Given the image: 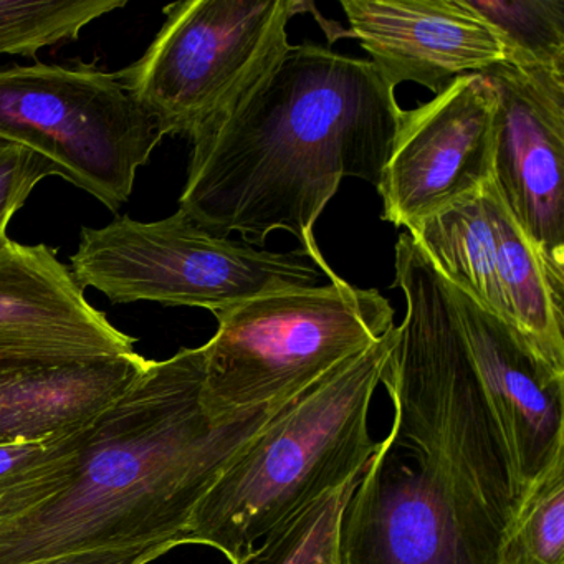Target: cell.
<instances>
[{
    "label": "cell",
    "instance_id": "cell-1",
    "mask_svg": "<svg viewBox=\"0 0 564 564\" xmlns=\"http://www.w3.org/2000/svg\"><path fill=\"white\" fill-rule=\"evenodd\" d=\"M394 91L369 61L290 45L191 140L180 210L250 246L285 230L318 269L315 224L341 181L381 183L404 111Z\"/></svg>",
    "mask_w": 564,
    "mask_h": 564
},
{
    "label": "cell",
    "instance_id": "cell-2",
    "mask_svg": "<svg viewBox=\"0 0 564 564\" xmlns=\"http://www.w3.org/2000/svg\"><path fill=\"white\" fill-rule=\"evenodd\" d=\"M204 358L200 346L150 361L95 419L64 487L0 523V564L151 541L186 544L197 505L293 399L213 417L203 405Z\"/></svg>",
    "mask_w": 564,
    "mask_h": 564
},
{
    "label": "cell",
    "instance_id": "cell-3",
    "mask_svg": "<svg viewBox=\"0 0 564 564\" xmlns=\"http://www.w3.org/2000/svg\"><path fill=\"white\" fill-rule=\"evenodd\" d=\"M395 336L392 326L296 394L197 505L186 544H206L234 564L303 508L361 477L378 444L369 409Z\"/></svg>",
    "mask_w": 564,
    "mask_h": 564
},
{
    "label": "cell",
    "instance_id": "cell-4",
    "mask_svg": "<svg viewBox=\"0 0 564 564\" xmlns=\"http://www.w3.org/2000/svg\"><path fill=\"white\" fill-rule=\"evenodd\" d=\"M328 283L267 293L217 318L204 345L203 405L213 417L295 398L375 345L394 325V308L326 263Z\"/></svg>",
    "mask_w": 564,
    "mask_h": 564
},
{
    "label": "cell",
    "instance_id": "cell-5",
    "mask_svg": "<svg viewBox=\"0 0 564 564\" xmlns=\"http://www.w3.org/2000/svg\"><path fill=\"white\" fill-rule=\"evenodd\" d=\"M305 257L256 249L219 237L177 210L156 223L118 216L84 227L72 273L82 289L115 305L153 302L217 313L267 293L318 286L322 272Z\"/></svg>",
    "mask_w": 564,
    "mask_h": 564
},
{
    "label": "cell",
    "instance_id": "cell-6",
    "mask_svg": "<svg viewBox=\"0 0 564 564\" xmlns=\"http://www.w3.org/2000/svg\"><path fill=\"white\" fill-rule=\"evenodd\" d=\"M308 8L302 0L174 2L143 57L115 75L161 137L193 140L290 47L286 28Z\"/></svg>",
    "mask_w": 564,
    "mask_h": 564
},
{
    "label": "cell",
    "instance_id": "cell-7",
    "mask_svg": "<svg viewBox=\"0 0 564 564\" xmlns=\"http://www.w3.org/2000/svg\"><path fill=\"white\" fill-rule=\"evenodd\" d=\"M163 137L117 75L78 65L0 68V141L44 158L118 213Z\"/></svg>",
    "mask_w": 564,
    "mask_h": 564
},
{
    "label": "cell",
    "instance_id": "cell-8",
    "mask_svg": "<svg viewBox=\"0 0 564 564\" xmlns=\"http://www.w3.org/2000/svg\"><path fill=\"white\" fill-rule=\"evenodd\" d=\"M507 528L434 452L389 429L339 524L341 564H498Z\"/></svg>",
    "mask_w": 564,
    "mask_h": 564
},
{
    "label": "cell",
    "instance_id": "cell-9",
    "mask_svg": "<svg viewBox=\"0 0 564 564\" xmlns=\"http://www.w3.org/2000/svg\"><path fill=\"white\" fill-rule=\"evenodd\" d=\"M481 75L497 95L495 187L564 299V72L503 61Z\"/></svg>",
    "mask_w": 564,
    "mask_h": 564
},
{
    "label": "cell",
    "instance_id": "cell-10",
    "mask_svg": "<svg viewBox=\"0 0 564 564\" xmlns=\"http://www.w3.org/2000/svg\"><path fill=\"white\" fill-rule=\"evenodd\" d=\"M497 95L481 74L455 78L414 110L402 111L378 186L382 219L411 230L494 180Z\"/></svg>",
    "mask_w": 564,
    "mask_h": 564
},
{
    "label": "cell",
    "instance_id": "cell-11",
    "mask_svg": "<svg viewBox=\"0 0 564 564\" xmlns=\"http://www.w3.org/2000/svg\"><path fill=\"white\" fill-rule=\"evenodd\" d=\"M134 343L90 305L57 250L11 240L0 252V371L110 361Z\"/></svg>",
    "mask_w": 564,
    "mask_h": 564
},
{
    "label": "cell",
    "instance_id": "cell-12",
    "mask_svg": "<svg viewBox=\"0 0 564 564\" xmlns=\"http://www.w3.org/2000/svg\"><path fill=\"white\" fill-rule=\"evenodd\" d=\"M445 285L524 494L564 452V375L554 371L517 328L457 286Z\"/></svg>",
    "mask_w": 564,
    "mask_h": 564
},
{
    "label": "cell",
    "instance_id": "cell-13",
    "mask_svg": "<svg viewBox=\"0 0 564 564\" xmlns=\"http://www.w3.org/2000/svg\"><path fill=\"white\" fill-rule=\"evenodd\" d=\"M349 35L392 88L438 95L455 78L503 62V45L464 0H343Z\"/></svg>",
    "mask_w": 564,
    "mask_h": 564
},
{
    "label": "cell",
    "instance_id": "cell-14",
    "mask_svg": "<svg viewBox=\"0 0 564 564\" xmlns=\"http://www.w3.org/2000/svg\"><path fill=\"white\" fill-rule=\"evenodd\" d=\"M150 365L134 355L90 365L0 371V445L74 431L113 404Z\"/></svg>",
    "mask_w": 564,
    "mask_h": 564
},
{
    "label": "cell",
    "instance_id": "cell-15",
    "mask_svg": "<svg viewBox=\"0 0 564 564\" xmlns=\"http://www.w3.org/2000/svg\"><path fill=\"white\" fill-rule=\"evenodd\" d=\"M95 419L64 434L0 445V523L28 513L64 487L94 435Z\"/></svg>",
    "mask_w": 564,
    "mask_h": 564
},
{
    "label": "cell",
    "instance_id": "cell-16",
    "mask_svg": "<svg viewBox=\"0 0 564 564\" xmlns=\"http://www.w3.org/2000/svg\"><path fill=\"white\" fill-rule=\"evenodd\" d=\"M127 0H0V57H37L78 41L91 22L127 8Z\"/></svg>",
    "mask_w": 564,
    "mask_h": 564
},
{
    "label": "cell",
    "instance_id": "cell-17",
    "mask_svg": "<svg viewBox=\"0 0 564 564\" xmlns=\"http://www.w3.org/2000/svg\"><path fill=\"white\" fill-rule=\"evenodd\" d=\"M503 45V61L564 72V0H464Z\"/></svg>",
    "mask_w": 564,
    "mask_h": 564
},
{
    "label": "cell",
    "instance_id": "cell-18",
    "mask_svg": "<svg viewBox=\"0 0 564 564\" xmlns=\"http://www.w3.org/2000/svg\"><path fill=\"white\" fill-rule=\"evenodd\" d=\"M498 564H564V452L524 490Z\"/></svg>",
    "mask_w": 564,
    "mask_h": 564
},
{
    "label": "cell",
    "instance_id": "cell-19",
    "mask_svg": "<svg viewBox=\"0 0 564 564\" xmlns=\"http://www.w3.org/2000/svg\"><path fill=\"white\" fill-rule=\"evenodd\" d=\"M359 477L323 495L234 564H341L339 524Z\"/></svg>",
    "mask_w": 564,
    "mask_h": 564
},
{
    "label": "cell",
    "instance_id": "cell-20",
    "mask_svg": "<svg viewBox=\"0 0 564 564\" xmlns=\"http://www.w3.org/2000/svg\"><path fill=\"white\" fill-rule=\"evenodd\" d=\"M55 170L39 154L0 141V252L11 243L9 223L31 197L41 181Z\"/></svg>",
    "mask_w": 564,
    "mask_h": 564
},
{
    "label": "cell",
    "instance_id": "cell-21",
    "mask_svg": "<svg viewBox=\"0 0 564 564\" xmlns=\"http://www.w3.org/2000/svg\"><path fill=\"white\" fill-rule=\"evenodd\" d=\"M176 546H180L177 541H151L138 546L64 554V556L32 561L28 564H148Z\"/></svg>",
    "mask_w": 564,
    "mask_h": 564
}]
</instances>
